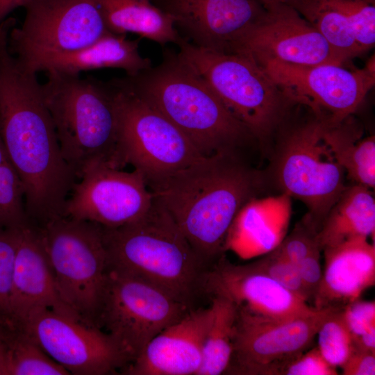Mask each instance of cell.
I'll use <instances>...</instances> for the list:
<instances>
[{"instance_id": "cell-28", "label": "cell", "mask_w": 375, "mask_h": 375, "mask_svg": "<svg viewBox=\"0 0 375 375\" xmlns=\"http://www.w3.org/2000/svg\"><path fill=\"white\" fill-rule=\"evenodd\" d=\"M211 317L202 349V360L197 375L224 374L233 351L238 307L222 297H210Z\"/></svg>"}, {"instance_id": "cell-9", "label": "cell", "mask_w": 375, "mask_h": 375, "mask_svg": "<svg viewBox=\"0 0 375 375\" xmlns=\"http://www.w3.org/2000/svg\"><path fill=\"white\" fill-rule=\"evenodd\" d=\"M324 122L313 117L282 135L274 165L282 193L302 201L319 230L347 187L346 174L324 138Z\"/></svg>"}, {"instance_id": "cell-18", "label": "cell", "mask_w": 375, "mask_h": 375, "mask_svg": "<svg viewBox=\"0 0 375 375\" xmlns=\"http://www.w3.org/2000/svg\"><path fill=\"white\" fill-rule=\"evenodd\" d=\"M172 17L192 44L217 53H234L266 8L260 0H151Z\"/></svg>"}, {"instance_id": "cell-35", "label": "cell", "mask_w": 375, "mask_h": 375, "mask_svg": "<svg viewBox=\"0 0 375 375\" xmlns=\"http://www.w3.org/2000/svg\"><path fill=\"white\" fill-rule=\"evenodd\" d=\"M337 368L328 363L317 347L306 351L291 361L282 375H338Z\"/></svg>"}, {"instance_id": "cell-32", "label": "cell", "mask_w": 375, "mask_h": 375, "mask_svg": "<svg viewBox=\"0 0 375 375\" xmlns=\"http://www.w3.org/2000/svg\"><path fill=\"white\" fill-rule=\"evenodd\" d=\"M18 228L0 227V324L11 326L10 298Z\"/></svg>"}, {"instance_id": "cell-23", "label": "cell", "mask_w": 375, "mask_h": 375, "mask_svg": "<svg viewBox=\"0 0 375 375\" xmlns=\"http://www.w3.org/2000/svg\"><path fill=\"white\" fill-rule=\"evenodd\" d=\"M291 204V197L284 193L249 201L231 226L226 251L250 259L275 249L288 234Z\"/></svg>"}, {"instance_id": "cell-13", "label": "cell", "mask_w": 375, "mask_h": 375, "mask_svg": "<svg viewBox=\"0 0 375 375\" xmlns=\"http://www.w3.org/2000/svg\"><path fill=\"white\" fill-rule=\"evenodd\" d=\"M332 309L278 320L238 308L233 351L224 374L282 375L291 361L310 349Z\"/></svg>"}, {"instance_id": "cell-27", "label": "cell", "mask_w": 375, "mask_h": 375, "mask_svg": "<svg viewBox=\"0 0 375 375\" xmlns=\"http://www.w3.org/2000/svg\"><path fill=\"white\" fill-rule=\"evenodd\" d=\"M349 118L333 126L324 123V140L337 162L355 184L374 188V136L360 138Z\"/></svg>"}, {"instance_id": "cell-39", "label": "cell", "mask_w": 375, "mask_h": 375, "mask_svg": "<svg viewBox=\"0 0 375 375\" xmlns=\"http://www.w3.org/2000/svg\"><path fill=\"white\" fill-rule=\"evenodd\" d=\"M9 346L6 328L0 324V375H8Z\"/></svg>"}, {"instance_id": "cell-19", "label": "cell", "mask_w": 375, "mask_h": 375, "mask_svg": "<svg viewBox=\"0 0 375 375\" xmlns=\"http://www.w3.org/2000/svg\"><path fill=\"white\" fill-rule=\"evenodd\" d=\"M40 308H48L81 321L62 299L39 228L28 222L18 228L10 298L11 326H16L28 314Z\"/></svg>"}, {"instance_id": "cell-14", "label": "cell", "mask_w": 375, "mask_h": 375, "mask_svg": "<svg viewBox=\"0 0 375 375\" xmlns=\"http://www.w3.org/2000/svg\"><path fill=\"white\" fill-rule=\"evenodd\" d=\"M15 326L70 374H115L131 362L107 332L48 308L33 311Z\"/></svg>"}, {"instance_id": "cell-11", "label": "cell", "mask_w": 375, "mask_h": 375, "mask_svg": "<svg viewBox=\"0 0 375 375\" xmlns=\"http://www.w3.org/2000/svg\"><path fill=\"white\" fill-rule=\"evenodd\" d=\"M20 27L13 26L8 45L30 71L38 62L87 47L110 31L95 0H31Z\"/></svg>"}, {"instance_id": "cell-10", "label": "cell", "mask_w": 375, "mask_h": 375, "mask_svg": "<svg viewBox=\"0 0 375 375\" xmlns=\"http://www.w3.org/2000/svg\"><path fill=\"white\" fill-rule=\"evenodd\" d=\"M192 308L153 283L108 267L97 326L132 362L154 337Z\"/></svg>"}, {"instance_id": "cell-33", "label": "cell", "mask_w": 375, "mask_h": 375, "mask_svg": "<svg viewBox=\"0 0 375 375\" xmlns=\"http://www.w3.org/2000/svg\"><path fill=\"white\" fill-rule=\"evenodd\" d=\"M251 263L260 272L310 304V297L301 282L296 265L277 247Z\"/></svg>"}, {"instance_id": "cell-2", "label": "cell", "mask_w": 375, "mask_h": 375, "mask_svg": "<svg viewBox=\"0 0 375 375\" xmlns=\"http://www.w3.org/2000/svg\"><path fill=\"white\" fill-rule=\"evenodd\" d=\"M262 182L237 153H219L147 185L208 267L224 255L235 217Z\"/></svg>"}, {"instance_id": "cell-31", "label": "cell", "mask_w": 375, "mask_h": 375, "mask_svg": "<svg viewBox=\"0 0 375 375\" xmlns=\"http://www.w3.org/2000/svg\"><path fill=\"white\" fill-rule=\"evenodd\" d=\"M29 221L22 181L9 162L0 165V227H19Z\"/></svg>"}, {"instance_id": "cell-8", "label": "cell", "mask_w": 375, "mask_h": 375, "mask_svg": "<svg viewBox=\"0 0 375 375\" xmlns=\"http://www.w3.org/2000/svg\"><path fill=\"white\" fill-rule=\"evenodd\" d=\"M118 112L117 162L131 165L149 183L189 167L202 158L188 138L140 96L125 78L111 80Z\"/></svg>"}, {"instance_id": "cell-6", "label": "cell", "mask_w": 375, "mask_h": 375, "mask_svg": "<svg viewBox=\"0 0 375 375\" xmlns=\"http://www.w3.org/2000/svg\"><path fill=\"white\" fill-rule=\"evenodd\" d=\"M177 45L180 56L206 80L254 139L265 142L283 126L294 104L252 58L212 51L183 38Z\"/></svg>"}, {"instance_id": "cell-41", "label": "cell", "mask_w": 375, "mask_h": 375, "mask_svg": "<svg viewBox=\"0 0 375 375\" xmlns=\"http://www.w3.org/2000/svg\"><path fill=\"white\" fill-rule=\"evenodd\" d=\"M31 0H0V23L9 13L19 7H24Z\"/></svg>"}, {"instance_id": "cell-5", "label": "cell", "mask_w": 375, "mask_h": 375, "mask_svg": "<svg viewBox=\"0 0 375 375\" xmlns=\"http://www.w3.org/2000/svg\"><path fill=\"white\" fill-rule=\"evenodd\" d=\"M46 73L47 81L41 85L43 99L62 156L76 178L97 165L119 168L118 112L112 81Z\"/></svg>"}, {"instance_id": "cell-42", "label": "cell", "mask_w": 375, "mask_h": 375, "mask_svg": "<svg viewBox=\"0 0 375 375\" xmlns=\"http://www.w3.org/2000/svg\"><path fill=\"white\" fill-rule=\"evenodd\" d=\"M260 1L263 4L265 8H269L270 6H272L274 5H276L280 3H285V0H260Z\"/></svg>"}, {"instance_id": "cell-25", "label": "cell", "mask_w": 375, "mask_h": 375, "mask_svg": "<svg viewBox=\"0 0 375 375\" xmlns=\"http://www.w3.org/2000/svg\"><path fill=\"white\" fill-rule=\"evenodd\" d=\"M375 200L371 189L346 187L328 212L318 232L322 249L356 238L374 235Z\"/></svg>"}, {"instance_id": "cell-7", "label": "cell", "mask_w": 375, "mask_h": 375, "mask_svg": "<svg viewBox=\"0 0 375 375\" xmlns=\"http://www.w3.org/2000/svg\"><path fill=\"white\" fill-rule=\"evenodd\" d=\"M38 228L62 299L83 322L98 327L108 265L102 227L62 216Z\"/></svg>"}, {"instance_id": "cell-24", "label": "cell", "mask_w": 375, "mask_h": 375, "mask_svg": "<svg viewBox=\"0 0 375 375\" xmlns=\"http://www.w3.org/2000/svg\"><path fill=\"white\" fill-rule=\"evenodd\" d=\"M151 67V60L140 52L139 40L109 32L82 49L45 58L31 71L79 74L85 71L117 68L124 70L127 76H135Z\"/></svg>"}, {"instance_id": "cell-22", "label": "cell", "mask_w": 375, "mask_h": 375, "mask_svg": "<svg viewBox=\"0 0 375 375\" xmlns=\"http://www.w3.org/2000/svg\"><path fill=\"white\" fill-rule=\"evenodd\" d=\"M324 269L312 306L344 308L375 283V245L356 238L322 250Z\"/></svg>"}, {"instance_id": "cell-40", "label": "cell", "mask_w": 375, "mask_h": 375, "mask_svg": "<svg viewBox=\"0 0 375 375\" xmlns=\"http://www.w3.org/2000/svg\"><path fill=\"white\" fill-rule=\"evenodd\" d=\"M354 349L375 352V328L353 337Z\"/></svg>"}, {"instance_id": "cell-29", "label": "cell", "mask_w": 375, "mask_h": 375, "mask_svg": "<svg viewBox=\"0 0 375 375\" xmlns=\"http://www.w3.org/2000/svg\"><path fill=\"white\" fill-rule=\"evenodd\" d=\"M9 346L8 375H68L22 328L5 326Z\"/></svg>"}, {"instance_id": "cell-37", "label": "cell", "mask_w": 375, "mask_h": 375, "mask_svg": "<svg viewBox=\"0 0 375 375\" xmlns=\"http://www.w3.org/2000/svg\"><path fill=\"white\" fill-rule=\"evenodd\" d=\"M321 252L319 249L315 250L296 264L301 282L312 303L322 278Z\"/></svg>"}, {"instance_id": "cell-21", "label": "cell", "mask_w": 375, "mask_h": 375, "mask_svg": "<svg viewBox=\"0 0 375 375\" xmlns=\"http://www.w3.org/2000/svg\"><path fill=\"white\" fill-rule=\"evenodd\" d=\"M347 62L375 44V0H285Z\"/></svg>"}, {"instance_id": "cell-17", "label": "cell", "mask_w": 375, "mask_h": 375, "mask_svg": "<svg viewBox=\"0 0 375 375\" xmlns=\"http://www.w3.org/2000/svg\"><path fill=\"white\" fill-rule=\"evenodd\" d=\"M201 292L210 298H226L239 309L272 319L309 316L319 310L260 272L251 262L235 265L225 255L205 269Z\"/></svg>"}, {"instance_id": "cell-36", "label": "cell", "mask_w": 375, "mask_h": 375, "mask_svg": "<svg viewBox=\"0 0 375 375\" xmlns=\"http://www.w3.org/2000/svg\"><path fill=\"white\" fill-rule=\"evenodd\" d=\"M345 321L353 337L375 328V302L357 300L343 308Z\"/></svg>"}, {"instance_id": "cell-43", "label": "cell", "mask_w": 375, "mask_h": 375, "mask_svg": "<svg viewBox=\"0 0 375 375\" xmlns=\"http://www.w3.org/2000/svg\"><path fill=\"white\" fill-rule=\"evenodd\" d=\"M6 160H8V158L0 135V165Z\"/></svg>"}, {"instance_id": "cell-26", "label": "cell", "mask_w": 375, "mask_h": 375, "mask_svg": "<svg viewBox=\"0 0 375 375\" xmlns=\"http://www.w3.org/2000/svg\"><path fill=\"white\" fill-rule=\"evenodd\" d=\"M111 33H133L160 44L177 43L183 38L171 16L151 0H95Z\"/></svg>"}, {"instance_id": "cell-20", "label": "cell", "mask_w": 375, "mask_h": 375, "mask_svg": "<svg viewBox=\"0 0 375 375\" xmlns=\"http://www.w3.org/2000/svg\"><path fill=\"white\" fill-rule=\"evenodd\" d=\"M210 306L192 308L144 347L121 372L126 375H197Z\"/></svg>"}, {"instance_id": "cell-1", "label": "cell", "mask_w": 375, "mask_h": 375, "mask_svg": "<svg viewBox=\"0 0 375 375\" xmlns=\"http://www.w3.org/2000/svg\"><path fill=\"white\" fill-rule=\"evenodd\" d=\"M10 31L0 25V135L23 185L28 219L41 226L62 216L77 178L62 156L37 73L9 51Z\"/></svg>"}, {"instance_id": "cell-30", "label": "cell", "mask_w": 375, "mask_h": 375, "mask_svg": "<svg viewBox=\"0 0 375 375\" xmlns=\"http://www.w3.org/2000/svg\"><path fill=\"white\" fill-rule=\"evenodd\" d=\"M317 348L335 367H340L354 350L353 335L345 321L343 308H333L320 325Z\"/></svg>"}, {"instance_id": "cell-4", "label": "cell", "mask_w": 375, "mask_h": 375, "mask_svg": "<svg viewBox=\"0 0 375 375\" xmlns=\"http://www.w3.org/2000/svg\"><path fill=\"white\" fill-rule=\"evenodd\" d=\"M102 228L108 267L153 283L192 307L201 294L207 266L154 199L150 210L138 220Z\"/></svg>"}, {"instance_id": "cell-16", "label": "cell", "mask_w": 375, "mask_h": 375, "mask_svg": "<svg viewBox=\"0 0 375 375\" xmlns=\"http://www.w3.org/2000/svg\"><path fill=\"white\" fill-rule=\"evenodd\" d=\"M240 41L234 53L257 63L278 60L315 65L346 63L325 38L298 12L285 3L269 8Z\"/></svg>"}, {"instance_id": "cell-38", "label": "cell", "mask_w": 375, "mask_h": 375, "mask_svg": "<svg viewBox=\"0 0 375 375\" xmlns=\"http://www.w3.org/2000/svg\"><path fill=\"white\" fill-rule=\"evenodd\" d=\"M340 369L343 375H374L375 352L354 349Z\"/></svg>"}, {"instance_id": "cell-34", "label": "cell", "mask_w": 375, "mask_h": 375, "mask_svg": "<svg viewBox=\"0 0 375 375\" xmlns=\"http://www.w3.org/2000/svg\"><path fill=\"white\" fill-rule=\"evenodd\" d=\"M318 227L306 213L292 231L286 235L277 248L296 265L311 252L317 249L322 251L318 241Z\"/></svg>"}, {"instance_id": "cell-12", "label": "cell", "mask_w": 375, "mask_h": 375, "mask_svg": "<svg viewBox=\"0 0 375 375\" xmlns=\"http://www.w3.org/2000/svg\"><path fill=\"white\" fill-rule=\"evenodd\" d=\"M258 64L292 104L308 107L314 117L330 126L350 117L375 82L374 58L356 70L338 64L301 65L278 60Z\"/></svg>"}, {"instance_id": "cell-15", "label": "cell", "mask_w": 375, "mask_h": 375, "mask_svg": "<svg viewBox=\"0 0 375 375\" xmlns=\"http://www.w3.org/2000/svg\"><path fill=\"white\" fill-rule=\"evenodd\" d=\"M153 203L140 172L100 164L86 170L74 184L62 216L116 228L142 217Z\"/></svg>"}, {"instance_id": "cell-3", "label": "cell", "mask_w": 375, "mask_h": 375, "mask_svg": "<svg viewBox=\"0 0 375 375\" xmlns=\"http://www.w3.org/2000/svg\"><path fill=\"white\" fill-rule=\"evenodd\" d=\"M124 78L203 157L236 153L239 147L253 138L206 80L178 53L165 51L158 65Z\"/></svg>"}]
</instances>
